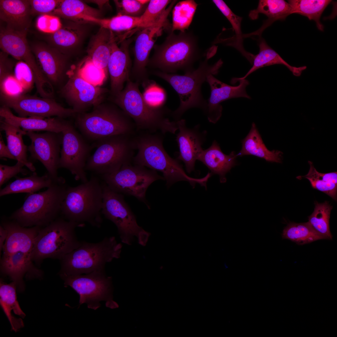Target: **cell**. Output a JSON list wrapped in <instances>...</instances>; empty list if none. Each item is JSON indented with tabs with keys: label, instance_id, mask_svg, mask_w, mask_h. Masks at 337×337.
Returning <instances> with one entry per match:
<instances>
[{
	"label": "cell",
	"instance_id": "10",
	"mask_svg": "<svg viewBox=\"0 0 337 337\" xmlns=\"http://www.w3.org/2000/svg\"><path fill=\"white\" fill-rule=\"evenodd\" d=\"M134 135H115L92 144L96 149L88 159L85 170L101 176L114 172L124 165L132 162L135 150Z\"/></svg>",
	"mask_w": 337,
	"mask_h": 337
},
{
	"label": "cell",
	"instance_id": "7",
	"mask_svg": "<svg viewBox=\"0 0 337 337\" xmlns=\"http://www.w3.org/2000/svg\"><path fill=\"white\" fill-rule=\"evenodd\" d=\"M122 248L114 237L96 243L81 241L78 247L59 260V275H79L104 270L107 263L120 257Z\"/></svg>",
	"mask_w": 337,
	"mask_h": 337
},
{
	"label": "cell",
	"instance_id": "34",
	"mask_svg": "<svg viewBox=\"0 0 337 337\" xmlns=\"http://www.w3.org/2000/svg\"><path fill=\"white\" fill-rule=\"evenodd\" d=\"M212 2L229 22L235 34L230 37L216 39L214 43H222L233 47L252 65L255 55L247 51L243 45V34L241 28L242 17L235 14L223 1L213 0Z\"/></svg>",
	"mask_w": 337,
	"mask_h": 337
},
{
	"label": "cell",
	"instance_id": "20",
	"mask_svg": "<svg viewBox=\"0 0 337 337\" xmlns=\"http://www.w3.org/2000/svg\"><path fill=\"white\" fill-rule=\"evenodd\" d=\"M45 77L53 86L61 87L66 82L70 68L68 57L49 45L38 43L31 48Z\"/></svg>",
	"mask_w": 337,
	"mask_h": 337
},
{
	"label": "cell",
	"instance_id": "33",
	"mask_svg": "<svg viewBox=\"0 0 337 337\" xmlns=\"http://www.w3.org/2000/svg\"><path fill=\"white\" fill-rule=\"evenodd\" d=\"M16 290V286L13 282L7 284L0 280V305L10 322L11 330L16 332L23 328L24 324L22 319L14 316L12 311L22 318L26 316L17 300Z\"/></svg>",
	"mask_w": 337,
	"mask_h": 337
},
{
	"label": "cell",
	"instance_id": "37",
	"mask_svg": "<svg viewBox=\"0 0 337 337\" xmlns=\"http://www.w3.org/2000/svg\"><path fill=\"white\" fill-rule=\"evenodd\" d=\"M59 177L54 179L47 172L42 176H39L36 173L34 172L28 177L17 178L15 181L0 189V196L23 193H33L43 188L49 187Z\"/></svg>",
	"mask_w": 337,
	"mask_h": 337
},
{
	"label": "cell",
	"instance_id": "40",
	"mask_svg": "<svg viewBox=\"0 0 337 337\" xmlns=\"http://www.w3.org/2000/svg\"><path fill=\"white\" fill-rule=\"evenodd\" d=\"M310 168L308 173L304 176H299L307 179L312 188L327 194L333 199H337V173H327L318 172L312 162L309 161Z\"/></svg>",
	"mask_w": 337,
	"mask_h": 337
},
{
	"label": "cell",
	"instance_id": "50",
	"mask_svg": "<svg viewBox=\"0 0 337 337\" xmlns=\"http://www.w3.org/2000/svg\"><path fill=\"white\" fill-rule=\"evenodd\" d=\"M62 0H29L32 15L51 14Z\"/></svg>",
	"mask_w": 337,
	"mask_h": 337
},
{
	"label": "cell",
	"instance_id": "2",
	"mask_svg": "<svg viewBox=\"0 0 337 337\" xmlns=\"http://www.w3.org/2000/svg\"><path fill=\"white\" fill-rule=\"evenodd\" d=\"M140 132L133 138L134 148L138 150L133 158V164L161 172L168 187L182 180L188 181L193 187L196 183L206 186L209 176L207 175L201 178L188 176L178 160L170 157L165 150L161 135L157 133Z\"/></svg>",
	"mask_w": 337,
	"mask_h": 337
},
{
	"label": "cell",
	"instance_id": "32",
	"mask_svg": "<svg viewBox=\"0 0 337 337\" xmlns=\"http://www.w3.org/2000/svg\"><path fill=\"white\" fill-rule=\"evenodd\" d=\"M242 148L237 154V156L252 155L270 162H281L283 153L281 151L269 150L264 144L254 122L246 137L242 141Z\"/></svg>",
	"mask_w": 337,
	"mask_h": 337
},
{
	"label": "cell",
	"instance_id": "45",
	"mask_svg": "<svg viewBox=\"0 0 337 337\" xmlns=\"http://www.w3.org/2000/svg\"><path fill=\"white\" fill-rule=\"evenodd\" d=\"M74 66L81 77L94 86H100L107 79L108 74L96 66L87 56L77 66Z\"/></svg>",
	"mask_w": 337,
	"mask_h": 337
},
{
	"label": "cell",
	"instance_id": "8",
	"mask_svg": "<svg viewBox=\"0 0 337 337\" xmlns=\"http://www.w3.org/2000/svg\"><path fill=\"white\" fill-rule=\"evenodd\" d=\"M77 223L59 216L47 226L41 227L31 254L33 262L39 265L45 259H60L78 247L81 242L76 237Z\"/></svg>",
	"mask_w": 337,
	"mask_h": 337
},
{
	"label": "cell",
	"instance_id": "39",
	"mask_svg": "<svg viewBox=\"0 0 337 337\" xmlns=\"http://www.w3.org/2000/svg\"><path fill=\"white\" fill-rule=\"evenodd\" d=\"M332 2L329 0H290L288 2L291 8L292 14L296 13L307 17L315 22L318 29L324 31V27L320 21L325 9Z\"/></svg>",
	"mask_w": 337,
	"mask_h": 337
},
{
	"label": "cell",
	"instance_id": "25",
	"mask_svg": "<svg viewBox=\"0 0 337 337\" xmlns=\"http://www.w3.org/2000/svg\"><path fill=\"white\" fill-rule=\"evenodd\" d=\"M1 225L7 232L2 256L21 252L31 257L35 239L41 227H24L11 219L2 221Z\"/></svg>",
	"mask_w": 337,
	"mask_h": 337
},
{
	"label": "cell",
	"instance_id": "18",
	"mask_svg": "<svg viewBox=\"0 0 337 337\" xmlns=\"http://www.w3.org/2000/svg\"><path fill=\"white\" fill-rule=\"evenodd\" d=\"M67 76L60 93L72 108L79 113L85 112L103 102L109 92L107 89L94 86L85 81L77 74L74 66L70 67Z\"/></svg>",
	"mask_w": 337,
	"mask_h": 337
},
{
	"label": "cell",
	"instance_id": "28",
	"mask_svg": "<svg viewBox=\"0 0 337 337\" xmlns=\"http://www.w3.org/2000/svg\"><path fill=\"white\" fill-rule=\"evenodd\" d=\"M237 157L234 151H232L229 155L223 153L219 144L214 140L209 148L202 150L198 160L206 165L212 175H218L220 182L223 183L226 181V174L236 165Z\"/></svg>",
	"mask_w": 337,
	"mask_h": 337
},
{
	"label": "cell",
	"instance_id": "17",
	"mask_svg": "<svg viewBox=\"0 0 337 337\" xmlns=\"http://www.w3.org/2000/svg\"><path fill=\"white\" fill-rule=\"evenodd\" d=\"M27 34L1 27L0 48L3 51L16 60L24 62L29 66L37 91L40 95L43 96L47 93L46 87L50 88L51 85L45 77L29 46Z\"/></svg>",
	"mask_w": 337,
	"mask_h": 337
},
{
	"label": "cell",
	"instance_id": "26",
	"mask_svg": "<svg viewBox=\"0 0 337 337\" xmlns=\"http://www.w3.org/2000/svg\"><path fill=\"white\" fill-rule=\"evenodd\" d=\"M32 15L29 0H0V19L4 28L27 34Z\"/></svg>",
	"mask_w": 337,
	"mask_h": 337
},
{
	"label": "cell",
	"instance_id": "14",
	"mask_svg": "<svg viewBox=\"0 0 337 337\" xmlns=\"http://www.w3.org/2000/svg\"><path fill=\"white\" fill-rule=\"evenodd\" d=\"M62 132L59 168L68 170L75 176L76 180L86 182L88 180L85 168L94 147L69 121H67Z\"/></svg>",
	"mask_w": 337,
	"mask_h": 337
},
{
	"label": "cell",
	"instance_id": "36",
	"mask_svg": "<svg viewBox=\"0 0 337 337\" xmlns=\"http://www.w3.org/2000/svg\"><path fill=\"white\" fill-rule=\"evenodd\" d=\"M83 32L79 25L71 23L48 36L49 45L69 57L81 38Z\"/></svg>",
	"mask_w": 337,
	"mask_h": 337
},
{
	"label": "cell",
	"instance_id": "38",
	"mask_svg": "<svg viewBox=\"0 0 337 337\" xmlns=\"http://www.w3.org/2000/svg\"><path fill=\"white\" fill-rule=\"evenodd\" d=\"M50 14L76 21L85 16L100 18L101 13L80 0H63Z\"/></svg>",
	"mask_w": 337,
	"mask_h": 337
},
{
	"label": "cell",
	"instance_id": "46",
	"mask_svg": "<svg viewBox=\"0 0 337 337\" xmlns=\"http://www.w3.org/2000/svg\"><path fill=\"white\" fill-rule=\"evenodd\" d=\"M172 1L168 0H151L143 14L139 17L143 28L150 26L155 23L166 10Z\"/></svg>",
	"mask_w": 337,
	"mask_h": 337
},
{
	"label": "cell",
	"instance_id": "41",
	"mask_svg": "<svg viewBox=\"0 0 337 337\" xmlns=\"http://www.w3.org/2000/svg\"><path fill=\"white\" fill-rule=\"evenodd\" d=\"M82 21L97 24L101 27L113 32L128 31L136 28H143L139 17L118 14L112 18L106 19L86 16L82 18Z\"/></svg>",
	"mask_w": 337,
	"mask_h": 337
},
{
	"label": "cell",
	"instance_id": "12",
	"mask_svg": "<svg viewBox=\"0 0 337 337\" xmlns=\"http://www.w3.org/2000/svg\"><path fill=\"white\" fill-rule=\"evenodd\" d=\"M60 276L64 281L65 286H70L79 294V305L86 303L89 308L96 310L100 306V302L105 301L107 307L115 309L118 307L111 297V278L105 275L104 270Z\"/></svg>",
	"mask_w": 337,
	"mask_h": 337
},
{
	"label": "cell",
	"instance_id": "11",
	"mask_svg": "<svg viewBox=\"0 0 337 337\" xmlns=\"http://www.w3.org/2000/svg\"><path fill=\"white\" fill-rule=\"evenodd\" d=\"M102 183V214L116 226L122 242L129 245L135 237L140 245L145 246L150 233L138 224L122 194L113 191L104 182Z\"/></svg>",
	"mask_w": 337,
	"mask_h": 337
},
{
	"label": "cell",
	"instance_id": "22",
	"mask_svg": "<svg viewBox=\"0 0 337 337\" xmlns=\"http://www.w3.org/2000/svg\"><path fill=\"white\" fill-rule=\"evenodd\" d=\"M116 39L112 43L107 66L110 81V92L112 96L116 95L123 89L124 84L130 79L132 68L129 50L131 40H121L119 46Z\"/></svg>",
	"mask_w": 337,
	"mask_h": 337
},
{
	"label": "cell",
	"instance_id": "31",
	"mask_svg": "<svg viewBox=\"0 0 337 337\" xmlns=\"http://www.w3.org/2000/svg\"><path fill=\"white\" fill-rule=\"evenodd\" d=\"M115 38L113 32L101 27L92 38L87 51V57L94 64L108 74L111 44Z\"/></svg>",
	"mask_w": 337,
	"mask_h": 337
},
{
	"label": "cell",
	"instance_id": "5",
	"mask_svg": "<svg viewBox=\"0 0 337 337\" xmlns=\"http://www.w3.org/2000/svg\"><path fill=\"white\" fill-rule=\"evenodd\" d=\"M67 187L65 179L60 177L46 190L29 194L9 219L24 227L47 226L59 217Z\"/></svg>",
	"mask_w": 337,
	"mask_h": 337
},
{
	"label": "cell",
	"instance_id": "21",
	"mask_svg": "<svg viewBox=\"0 0 337 337\" xmlns=\"http://www.w3.org/2000/svg\"><path fill=\"white\" fill-rule=\"evenodd\" d=\"M206 81L210 86L211 95L204 111L210 122L216 123L220 119L222 110L221 104L222 102L232 98L241 97L251 99L246 92V88L249 82L246 79L239 81V84L237 86L224 83L212 75L207 77Z\"/></svg>",
	"mask_w": 337,
	"mask_h": 337
},
{
	"label": "cell",
	"instance_id": "47",
	"mask_svg": "<svg viewBox=\"0 0 337 337\" xmlns=\"http://www.w3.org/2000/svg\"><path fill=\"white\" fill-rule=\"evenodd\" d=\"M118 14L139 17L145 11L148 4H143L138 0H114Z\"/></svg>",
	"mask_w": 337,
	"mask_h": 337
},
{
	"label": "cell",
	"instance_id": "16",
	"mask_svg": "<svg viewBox=\"0 0 337 337\" xmlns=\"http://www.w3.org/2000/svg\"><path fill=\"white\" fill-rule=\"evenodd\" d=\"M176 3L172 1L159 19L154 24L142 28L136 38L134 48V58L130 79L144 85L150 80L146 69L151 50L157 38L164 29H171L168 17Z\"/></svg>",
	"mask_w": 337,
	"mask_h": 337
},
{
	"label": "cell",
	"instance_id": "24",
	"mask_svg": "<svg viewBox=\"0 0 337 337\" xmlns=\"http://www.w3.org/2000/svg\"><path fill=\"white\" fill-rule=\"evenodd\" d=\"M33 262L31 256L18 252L2 256L0 259V270L15 284L17 290L22 292L24 289L23 278L25 275L28 279L41 278L42 276V271L36 267Z\"/></svg>",
	"mask_w": 337,
	"mask_h": 337
},
{
	"label": "cell",
	"instance_id": "54",
	"mask_svg": "<svg viewBox=\"0 0 337 337\" xmlns=\"http://www.w3.org/2000/svg\"><path fill=\"white\" fill-rule=\"evenodd\" d=\"M7 237L6 230L1 225L0 226V252L2 251L5 241Z\"/></svg>",
	"mask_w": 337,
	"mask_h": 337
},
{
	"label": "cell",
	"instance_id": "13",
	"mask_svg": "<svg viewBox=\"0 0 337 337\" xmlns=\"http://www.w3.org/2000/svg\"><path fill=\"white\" fill-rule=\"evenodd\" d=\"M104 182L113 191L131 195L145 202V194L154 182L164 179L155 170L131 163L123 166L113 173L100 176Z\"/></svg>",
	"mask_w": 337,
	"mask_h": 337
},
{
	"label": "cell",
	"instance_id": "51",
	"mask_svg": "<svg viewBox=\"0 0 337 337\" xmlns=\"http://www.w3.org/2000/svg\"><path fill=\"white\" fill-rule=\"evenodd\" d=\"M24 166L22 163L19 161H17L16 164L13 166L0 164V187L10 179L19 173L26 174L27 170L22 168Z\"/></svg>",
	"mask_w": 337,
	"mask_h": 337
},
{
	"label": "cell",
	"instance_id": "35",
	"mask_svg": "<svg viewBox=\"0 0 337 337\" xmlns=\"http://www.w3.org/2000/svg\"><path fill=\"white\" fill-rule=\"evenodd\" d=\"M1 131L5 132L7 146L12 154L17 161L22 163L30 171L34 172L35 167L27 159L28 147L24 144L22 136L27 132L21 128L8 123L0 119Z\"/></svg>",
	"mask_w": 337,
	"mask_h": 337
},
{
	"label": "cell",
	"instance_id": "15",
	"mask_svg": "<svg viewBox=\"0 0 337 337\" xmlns=\"http://www.w3.org/2000/svg\"><path fill=\"white\" fill-rule=\"evenodd\" d=\"M2 105L12 109L21 117L53 116L65 119L75 117L78 112L64 107L52 98L39 97L23 93L15 95L0 93Z\"/></svg>",
	"mask_w": 337,
	"mask_h": 337
},
{
	"label": "cell",
	"instance_id": "6",
	"mask_svg": "<svg viewBox=\"0 0 337 337\" xmlns=\"http://www.w3.org/2000/svg\"><path fill=\"white\" fill-rule=\"evenodd\" d=\"M209 58L207 56L197 69L185 71L182 75L166 73L158 70L152 72L153 75L169 83L178 95L179 106L171 113L176 120H179L182 115L191 108L197 107L205 110L207 102L202 95V85L206 81L209 76L215 75L218 73L223 63L220 59L214 64L210 65L208 62Z\"/></svg>",
	"mask_w": 337,
	"mask_h": 337
},
{
	"label": "cell",
	"instance_id": "30",
	"mask_svg": "<svg viewBox=\"0 0 337 337\" xmlns=\"http://www.w3.org/2000/svg\"><path fill=\"white\" fill-rule=\"evenodd\" d=\"M259 47L258 53L255 55L252 66L245 76L240 78L234 77L231 82L234 84L239 81L245 79L249 75L259 69L276 64L285 66L296 76H300L302 71L306 69L305 66L296 67L290 65L271 47L261 37L258 39Z\"/></svg>",
	"mask_w": 337,
	"mask_h": 337
},
{
	"label": "cell",
	"instance_id": "29",
	"mask_svg": "<svg viewBox=\"0 0 337 337\" xmlns=\"http://www.w3.org/2000/svg\"><path fill=\"white\" fill-rule=\"evenodd\" d=\"M266 15L268 19L264 22L262 25L257 30L252 32L253 36L261 37L263 31L277 20H284L292 14L291 8L289 3L283 0H260L257 8L251 10L249 17L252 20L257 19L259 14Z\"/></svg>",
	"mask_w": 337,
	"mask_h": 337
},
{
	"label": "cell",
	"instance_id": "53",
	"mask_svg": "<svg viewBox=\"0 0 337 337\" xmlns=\"http://www.w3.org/2000/svg\"><path fill=\"white\" fill-rule=\"evenodd\" d=\"M0 158H7L16 160L15 158L12 154L7 145L5 144L0 133Z\"/></svg>",
	"mask_w": 337,
	"mask_h": 337
},
{
	"label": "cell",
	"instance_id": "42",
	"mask_svg": "<svg viewBox=\"0 0 337 337\" xmlns=\"http://www.w3.org/2000/svg\"><path fill=\"white\" fill-rule=\"evenodd\" d=\"M281 236L282 239L289 240L299 245L325 239L312 228L308 222L289 223L283 229Z\"/></svg>",
	"mask_w": 337,
	"mask_h": 337
},
{
	"label": "cell",
	"instance_id": "49",
	"mask_svg": "<svg viewBox=\"0 0 337 337\" xmlns=\"http://www.w3.org/2000/svg\"><path fill=\"white\" fill-rule=\"evenodd\" d=\"M36 26L41 32L50 34L55 32L62 27L59 17L50 14L40 15L37 19Z\"/></svg>",
	"mask_w": 337,
	"mask_h": 337
},
{
	"label": "cell",
	"instance_id": "23",
	"mask_svg": "<svg viewBox=\"0 0 337 337\" xmlns=\"http://www.w3.org/2000/svg\"><path fill=\"white\" fill-rule=\"evenodd\" d=\"M176 121L179 130L176 139L179 149L177 159L184 162L187 171L190 173L194 170L195 162L203 150L202 145L206 132H200L198 125L193 129L187 128L184 119Z\"/></svg>",
	"mask_w": 337,
	"mask_h": 337
},
{
	"label": "cell",
	"instance_id": "3",
	"mask_svg": "<svg viewBox=\"0 0 337 337\" xmlns=\"http://www.w3.org/2000/svg\"><path fill=\"white\" fill-rule=\"evenodd\" d=\"M75 118L76 128L91 144L107 137L134 135L137 132L132 120L112 102H103L90 112L78 113Z\"/></svg>",
	"mask_w": 337,
	"mask_h": 337
},
{
	"label": "cell",
	"instance_id": "52",
	"mask_svg": "<svg viewBox=\"0 0 337 337\" xmlns=\"http://www.w3.org/2000/svg\"><path fill=\"white\" fill-rule=\"evenodd\" d=\"M8 54L2 51L0 53V89L5 81L12 76L14 63L9 58Z\"/></svg>",
	"mask_w": 337,
	"mask_h": 337
},
{
	"label": "cell",
	"instance_id": "48",
	"mask_svg": "<svg viewBox=\"0 0 337 337\" xmlns=\"http://www.w3.org/2000/svg\"><path fill=\"white\" fill-rule=\"evenodd\" d=\"M143 94L146 102L151 106H163L166 99L164 90L154 83L149 82L144 87Z\"/></svg>",
	"mask_w": 337,
	"mask_h": 337
},
{
	"label": "cell",
	"instance_id": "43",
	"mask_svg": "<svg viewBox=\"0 0 337 337\" xmlns=\"http://www.w3.org/2000/svg\"><path fill=\"white\" fill-rule=\"evenodd\" d=\"M312 214L308 217V222L312 228L325 239L331 240L329 220L333 207L327 201L320 203L316 201Z\"/></svg>",
	"mask_w": 337,
	"mask_h": 337
},
{
	"label": "cell",
	"instance_id": "27",
	"mask_svg": "<svg viewBox=\"0 0 337 337\" xmlns=\"http://www.w3.org/2000/svg\"><path fill=\"white\" fill-rule=\"evenodd\" d=\"M0 119L26 131H45L56 133L62 132L67 121L58 117H21L13 114L10 109L1 105Z\"/></svg>",
	"mask_w": 337,
	"mask_h": 337
},
{
	"label": "cell",
	"instance_id": "1",
	"mask_svg": "<svg viewBox=\"0 0 337 337\" xmlns=\"http://www.w3.org/2000/svg\"><path fill=\"white\" fill-rule=\"evenodd\" d=\"M140 85L129 80L120 92L112 96V102L132 120L137 132L175 134L178 129L176 121L166 117L169 111L163 106H154L146 102L139 89Z\"/></svg>",
	"mask_w": 337,
	"mask_h": 337
},
{
	"label": "cell",
	"instance_id": "19",
	"mask_svg": "<svg viewBox=\"0 0 337 337\" xmlns=\"http://www.w3.org/2000/svg\"><path fill=\"white\" fill-rule=\"evenodd\" d=\"M26 135L31 140V144L27 148L31 157L39 161L53 178H58L59 177L58 176L57 170L59 168L62 143V132L48 131L37 133L27 131Z\"/></svg>",
	"mask_w": 337,
	"mask_h": 337
},
{
	"label": "cell",
	"instance_id": "4",
	"mask_svg": "<svg viewBox=\"0 0 337 337\" xmlns=\"http://www.w3.org/2000/svg\"><path fill=\"white\" fill-rule=\"evenodd\" d=\"M103 183L92 175L87 182L76 187L68 186L61 208V216L77 224L85 223L100 227L102 222Z\"/></svg>",
	"mask_w": 337,
	"mask_h": 337
},
{
	"label": "cell",
	"instance_id": "44",
	"mask_svg": "<svg viewBox=\"0 0 337 337\" xmlns=\"http://www.w3.org/2000/svg\"><path fill=\"white\" fill-rule=\"evenodd\" d=\"M197 5L193 0L182 1L175 5L172 12V32L178 30L184 32L188 28Z\"/></svg>",
	"mask_w": 337,
	"mask_h": 337
},
{
	"label": "cell",
	"instance_id": "9",
	"mask_svg": "<svg viewBox=\"0 0 337 337\" xmlns=\"http://www.w3.org/2000/svg\"><path fill=\"white\" fill-rule=\"evenodd\" d=\"M156 49L148 66L166 73L192 69L198 56L196 39L192 34L185 32L178 35L172 32Z\"/></svg>",
	"mask_w": 337,
	"mask_h": 337
}]
</instances>
